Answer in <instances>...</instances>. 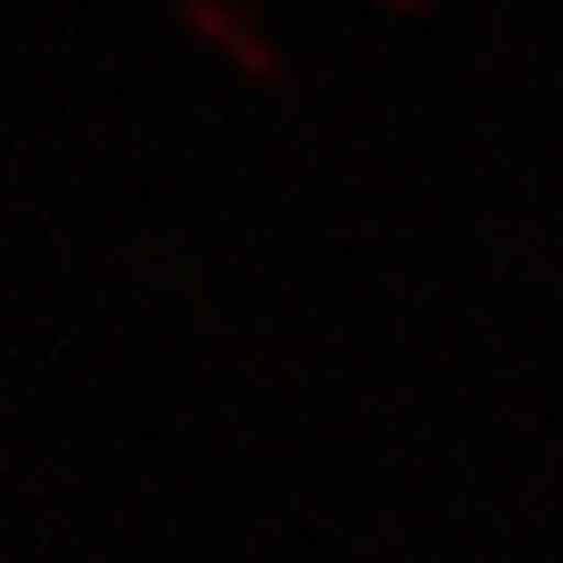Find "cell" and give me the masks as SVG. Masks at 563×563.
<instances>
[{
  "label": "cell",
  "instance_id": "obj_2",
  "mask_svg": "<svg viewBox=\"0 0 563 563\" xmlns=\"http://www.w3.org/2000/svg\"><path fill=\"white\" fill-rule=\"evenodd\" d=\"M382 9H398V18H415V9H422V0H382Z\"/></svg>",
  "mask_w": 563,
  "mask_h": 563
},
{
  "label": "cell",
  "instance_id": "obj_1",
  "mask_svg": "<svg viewBox=\"0 0 563 563\" xmlns=\"http://www.w3.org/2000/svg\"><path fill=\"white\" fill-rule=\"evenodd\" d=\"M183 25H191L216 58H232V75H249V84H282V75H290L282 51H274V34L249 18L241 0H183Z\"/></svg>",
  "mask_w": 563,
  "mask_h": 563
}]
</instances>
